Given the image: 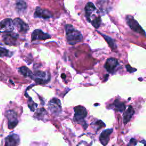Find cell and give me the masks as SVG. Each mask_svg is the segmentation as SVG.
<instances>
[{
	"label": "cell",
	"instance_id": "obj_1",
	"mask_svg": "<svg viewBox=\"0 0 146 146\" xmlns=\"http://www.w3.org/2000/svg\"><path fill=\"white\" fill-rule=\"evenodd\" d=\"M86 17L95 28H99L102 23L101 17L99 14V11L92 2H88L85 6Z\"/></svg>",
	"mask_w": 146,
	"mask_h": 146
},
{
	"label": "cell",
	"instance_id": "obj_2",
	"mask_svg": "<svg viewBox=\"0 0 146 146\" xmlns=\"http://www.w3.org/2000/svg\"><path fill=\"white\" fill-rule=\"evenodd\" d=\"M65 30L66 39L70 44L74 45L83 40V35L81 33L75 29L71 25H66Z\"/></svg>",
	"mask_w": 146,
	"mask_h": 146
},
{
	"label": "cell",
	"instance_id": "obj_3",
	"mask_svg": "<svg viewBox=\"0 0 146 146\" xmlns=\"http://www.w3.org/2000/svg\"><path fill=\"white\" fill-rule=\"evenodd\" d=\"M19 35L15 33L10 31L4 33L2 34V39L3 42L9 46H17L18 43Z\"/></svg>",
	"mask_w": 146,
	"mask_h": 146
},
{
	"label": "cell",
	"instance_id": "obj_4",
	"mask_svg": "<svg viewBox=\"0 0 146 146\" xmlns=\"http://www.w3.org/2000/svg\"><path fill=\"white\" fill-rule=\"evenodd\" d=\"M31 79L39 84H43L48 83L50 79V75L42 71H35Z\"/></svg>",
	"mask_w": 146,
	"mask_h": 146
},
{
	"label": "cell",
	"instance_id": "obj_5",
	"mask_svg": "<svg viewBox=\"0 0 146 146\" xmlns=\"http://www.w3.org/2000/svg\"><path fill=\"white\" fill-rule=\"evenodd\" d=\"M126 21L127 25L131 28V30H132L135 32L140 33L144 36H146L144 30L141 28V27L139 25L138 22L133 18L132 16L127 15L126 17Z\"/></svg>",
	"mask_w": 146,
	"mask_h": 146
},
{
	"label": "cell",
	"instance_id": "obj_6",
	"mask_svg": "<svg viewBox=\"0 0 146 146\" xmlns=\"http://www.w3.org/2000/svg\"><path fill=\"white\" fill-rule=\"evenodd\" d=\"M14 29V26L13 20L11 18H6L1 21L0 29L1 33L13 31Z\"/></svg>",
	"mask_w": 146,
	"mask_h": 146
},
{
	"label": "cell",
	"instance_id": "obj_7",
	"mask_svg": "<svg viewBox=\"0 0 146 146\" xmlns=\"http://www.w3.org/2000/svg\"><path fill=\"white\" fill-rule=\"evenodd\" d=\"M6 116L8 119V128L13 129L18 123L17 113L13 110H9L6 112Z\"/></svg>",
	"mask_w": 146,
	"mask_h": 146
},
{
	"label": "cell",
	"instance_id": "obj_8",
	"mask_svg": "<svg viewBox=\"0 0 146 146\" xmlns=\"http://www.w3.org/2000/svg\"><path fill=\"white\" fill-rule=\"evenodd\" d=\"M14 27L21 33L25 34L29 31V25L19 18H16L13 20Z\"/></svg>",
	"mask_w": 146,
	"mask_h": 146
},
{
	"label": "cell",
	"instance_id": "obj_9",
	"mask_svg": "<svg viewBox=\"0 0 146 146\" xmlns=\"http://www.w3.org/2000/svg\"><path fill=\"white\" fill-rule=\"evenodd\" d=\"M51 38V35L48 33H44L40 29H35L31 34V41L35 40H44Z\"/></svg>",
	"mask_w": 146,
	"mask_h": 146
},
{
	"label": "cell",
	"instance_id": "obj_10",
	"mask_svg": "<svg viewBox=\"0 0 146 146\" xmlns=\"http://www.w3.org/2000/svg\"><path fill=\"white\" fill-rule=\"evenodd\" d=\"M74 119L78 121L83 120L87 115L86 108L81 106L75 107L74 108Z\"/></svg>",
	"mask_w": 146,
	"mask_h": 146
},
{
	"label": "cell",
	"instance_id": "obj_11",
	"mask_svg": "<svg viewBox=\"0 0 146 146\" xmlns=\"http://www.w3.org/2000/svg\"><path fill=\"white\" fill-rule=\"evenodd\" d=\"M34 16L36 18L48 19L52 17V14L51 12L47 9H42L40 7H36L34 13Z\"/></svg>",
	"mask_w": 146,
	"mask_h": 146
},
{
	"label": "cell",
	"instance_id": "obj_12",
	"mask_svg": "<svg viewBox=\"0 0 146 146\" xmlns=\"http://www.w3.org/2000/svg\"><path fill=\"white\" fill-rule=\"evenodd\" d=\"M48 108L54 113H59L61 111L60 102L56 98H52L48 103Z\"/></svg>",
	"mask_w": 146,
	"mask_h": 146
},
{
	"label": "cell",
	"instance_id": "obj_13",
	"mask_svg": "<svg viewBox=\"0 0 146 146\" xmlns=\"http://www.w3.org/2000/svg\"><path fill=\"white\" fill-rule=\"evenodd\" d=\"M118 64L119 63L116 59L110 58L106 60L104 64V67L108 72L112 73L116 68V67L118 66Z\"/></svg>",
	"mask_w": 146,
	"mask_h": 146
},
{
	"label": "cell",
	"instance_id": "obj_14",
	"mask_svg": "<svg viewBox=\"0 0 146 146\" xmlns=\"http://www.w3.org/2000/svg\"><path fill=\"white\" fill-rule=\"evenodd\" d=\"M19 142V136L17 135H9L5 139V146H17Z\"/></svg>",
	"mask_w": 146,
	"mask_h": 146
},
{
	"label": "cell",
	"instance_id": "obj_15",
	"mask_svg": "<svg viewBox=\"0 0 146 146\" xmlns=\"http://www.w3.org/2000/svg\"><path fill=\"white\" fill-rule=\"evenodd\" d=\"M112 129H108L103 131L101 133L99 137V140L103 145L105 146L108 144L110 139V135L112 132Z\"/></svg>",
	"mask_w": 146,
	"mask_h": 146
},
{
	"label": "cell",
	"instance_id": "obj_16",
	"mask_svg": "<svg viewBox=\"0 0 146 146\" xmlns=\"http://www.w3.org/2000/svg\"><path fill=\"white\" fill-rule=\"evenodd\" d=\"M110 108H112L119 112H123L125 109V106L124 103L120 102L119 100H115L113 103L110 105Z\"/></svg>",
	"mask_w": 146,
	"mask_h": 146
},
{
	"label": "cell",
	"instance_id": "obj_17",
	"mask_svg": "<svg viewBox=\"0 0 146 146\" xmlns=\"http://www.w3.org/2000/svg\"><path fill=\"white\" fill-rule=\"evenodd\" d=\"M27 9V4L23 0H18L16 2V10L19 14L23 13Z\"/></svg>",
	"mask_w": 146,
	"mask_h": 146
},
{
	"label": "cell",
	"instance_id": "obj_18",
	"mask_svg": "<svg viewBox=\"0 0 146 146\" xmlns=\"http://www.w3.org/2000/svg\"><path fill=\"white\" fill-rule=\"evenodd\" d=\"M134 114V110L132 106H129L127 110L124 113V123L127 124L129 121H130L133 115Z\"/></svg>",
	"mask_w": 146,
	"mask_h": 146
},
{
	"label": "cell",
	"instance_id": "obj_19",
	"mask_svg": "<svg viewBox=\"0 0 146 146\" xmlns=\"http://www.w3.org/2000/svg\"><path fill=\"white\" fill-rule=\"evenodd\" d=\"M18 71L21 74H22L23 76L25 77H29L32 78L33 76V74L30 71V70L26 66H22L20 67L18 69Z\"/></svg>",
	"mask_w": 146,
	"mask_h": 146
},
{
	"label": "cell",
	"instance_id": "obj_20",
	"mask_svg": "<svg viewBox=\"0 0 146 146\" xmlns=\"http://www.w3.org/2000/svg\"><path fill=\"white\" fill-rule=\"evenodd\" d=\"M99 33L103 36L104 39L107 41V43L108 44L109 46L111 47V48L112 50H115L116 48V47H117L116 44V43H115V41H114V40L113 39H112L111 37H110V36H107L106 35H104V34H103L102 33Z\"/></svg>",
	"mask_w": 146,
	"mask_h": 146
},
{
	"label": "cell",
	"instance_id": "obj_21",
	"mask_svg": "<svg viewBox=\"0 0 146 146\" xmlns=\"http://www.w3.org/2000/svg\"><path fill=\"white\" fill-rule=\"evenodd\" d=\"M0 51H1V57L4 56H11V55H10V51L5 48L1 47Z\"/></svg>",
	"mask_w": 146,
	"mask_h": 146
},
{
	"label": "cell",
	"instance_id": "obj_22",
	"mask_svg": "<svg viewBox=\"0 0 146 146\" xmlns=\"http://www.w3.org/2000/svg\"><path fill=\"white\" fill-rule=\"evenodd\" d=\"M46 111L44 110V109L43 108H40L39 109L37 112L35 113V116H36V117L38 119H39V117H43L44 116V115L46 113Z\"/></svg>",
	"mask_w": 146,
	"mask_h": 146
},
{
	"label": "cell",
	"instance_id": "obj_23",
	"mask_svg": "<svg viewBox=\"0 0 146 146\" xmlns=\"http://www.w3.org/2000/svg\"><path fill=\"white\" fill-rule=\"evenodd\" d=\"M125 67L127 68V71L129 72H135L136 71V68H132L131 66H130L129 65H126L125 66Z\"/></svg>",
	"mask_w": 146,
	"mask_h": 146
},
{
	"label": "cell",
	"instance_id": "obj_24",
	"mask_svg": "<svg viewBox=\"0 0 146 146\" xmlns=\"http://www.w3.org/2000/svg\"><path fill=\"white\" fill-rule=\"evenodd\" d=\"M136 143H137V141H136L135 139H131V140H130L129 144H133V145H136Z\"/></svg>",
	"mask_w": 146,
	"mask_h": 146
},
{
	"label": "cell",
	"instance_id": "obj_25",
	"mask_svg": "<svg viewBox=\"0 0 146 146\" xmlns=\"http://www.w3.org/2000/svg\"><path fill=\"white\" fill-rule=\"evenodd\" d=\"M87 143L86 142V141H82L81 142H80L79 143V144L77 145V146H84L86 145H87Z\"/></svg>",
	"mask_w": 146,
	"mask_h": 146
},
{
	"label": "cell",
	"instance_id": "obj_26",
	"mask_svg": "<svg viewBox=\"0 0 146 146\" xmlns=\"http://www.w3.org/2000/svg\"><path fill=\"white\" fill-rule=\"evenodd\" d=\"M61 76H62V78L63 79V78H66V75H65V74H62Z\"/></svg>",
	"mask_w": 146,
	"mask_h": 146
},
{
	"label": "cell",
	"instance_id": "obj_27",
	"mask_svg": "<svg viewBox=\"0 0 146 146\" xmlns=\"http://www.w3.org/2000/svg\"><path fill=\"white\" fill-rule=\"evenodd\" d=\"M141 143H143L144 144V146H146V141H142Z\"/></svg>",
	"mask_w": 146,
	"mask_h": 146
}]
</instances>
